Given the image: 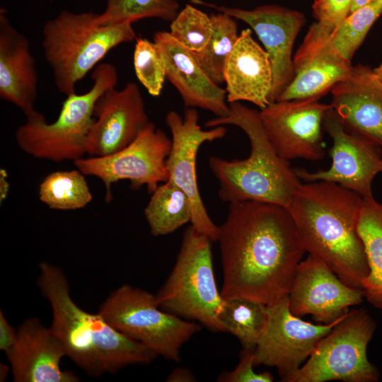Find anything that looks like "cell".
<instances>
[{"label":"cell","mask_w":382,"mask_h":382,"mask_svg":"<svg viewBox=\"0 0 382 382\" xmlns=\"http://www.w3.org/2000/svg\"><path fill=\"white\" fill-rule=\"evenodd\" d=\"M133 62L140 83L150 95L159 96L166 76L165 60L158 45L146 38H137Z\"/></svg>","instance_id":"cell-32"},{"label":"cell","mask_w":382,"mask_h":382,"mask_svg":"<svg viewBox=\"0 0 382 382\" xmlns=\"http://www.w3.org/2000/svg\"><path fill=\"white\" fill-rule=\"evenodd\" d=\"M332 30L313 23L293 58L294 78L277 101L319 99L347 77L353 66L330 42Z\"/></svg>","instance_id":"cell-18"},{"label":"cell","mask_w":382,"mask_h":382,"mask_svg":"<svg viewBox=\"0 0 382 382\" xmlns=\"http://www.w3.org/2000/svg\"><path fill=\"white\" fill-rule=\"evenodd\" d=\"M106 7L99 13L102 25L132 23L146 18L172 22L180 11L177 0H105Z\"/></svg>","instance_id":"cell-29"},{"label":"cell","mask_w":382,"mask_h":382,"mask_svg":"<svg viewBox=\"0 0 382 382\" xmlns=\"http://www.w3.org/2000/svg\"><path fill=\"white\" fill-rule=\"evenodd\" d=\"M198 120L199 114L195 108H186L183 117L175 111H170L166 115V124L170 131L172 141L166 168L168 180L181 188L191 202V225L212 242H216L219 226L209 216L199 194L196 161L202 144L223 138L227 129L224 126H218L204 130Z\"/></svg>","instance_id":"cell-13"},{"label":"cell","mask_w":382,"mask_h":382,"mask_svg":"<svg viewBox=\"0 0 382 382\" xmlns=\"http://www.w3.org/2000/svg\"><path fill=\"white\" fill-rule=\"evenodd\" d=\"M9 183L7 180V173L5 169L0 170V202L1 204L7 197L9 192Z\"/></svg>","instance_id":"cell-37"},{"label":"cell","mask_w":382,"mask_h":382,"mask_svg":"<svg viewBox=\"0 0 382 382\" xmlns=\"http://www.w3.org/2000/svg\"><path fill=\"white\" fill-rule=\"evenodd\" d=\"M37 279L41 294L52 309L50 329L66 355L87 375L115 374L133 364H148L158 356L121 333L98 313L80 308L71 296L62 270L48 262L39 264Z\"/></svg>","instance_id":"cell-3"},{"label":"cell","mask_w":382,"mask_h":382,"mask_svg":"<svg viewBox=\"0 0 382 382\" xmlns=\"http://www.w3.org/2000/svg\"><path fill=\"white\" fill-rule=\"evenodd\" d=\"M376 0H352L350 13Z\"/></svg>","instance_id":"cell-38"},{"label":"cell","mask_w":382,"mask_h":382,"mask_svg":"<svg viewBox=\"0 0 382 382\" xmlns=\"http://www.w3.org/2000/svg\"><path fill=\"white\" fill-rule=\"evenodd\" d=\"M255 357L253 349H244L241 353L239 363L231 371L221 374L218 378L223 382H272V375L268 371L257 373L253 366Z\"/></svg>","instance_id":"cell-34"},{"label":"cell","mask_w":382,"mask_h":382,"mask_svg":"<svg viewBox=\"0 0 382 382\" xmlns=\"http://www.w3.org/2000/svg\"><path fill=\"white\" fill-rule=\"evenodd\" d=\"M267 310L265 328L253 349L254 364L276 368L282 380L298 370L348 313L328 324H313L291 312L289 295L267 306Z\"/></svg>","instance_id":"cell-11"},{"label":"cell","mask_w":382,"mask_h":382,"mask_svg":"<svg viewBox=\"0 0 382 382\" xmlns=\"http://www.w3.org/2000/svg\"><path fill=\"white\" fill-rule=\"evenodd\" d=\"M172 141L166 132L149 122L138 137L122 149L104 156L83 157L74 164L85 175L100 179L107 202L112 198L111 186L128 180L132 188L146 185L151 193L169 179L166 159Z\"/></svg>","instance_id":"cell-10"},{"label":"cell","mask_w":382,"mask_h":382,"mask_svg":"<svg viewBox=\"0 0 382 382\" xmlns=\"http://www.w3.org/2000/svg\"><path fill=\"white\" fill-rule=\"evenodd\" d=\"M363 199L336 183H301L286 208L306 250L347 285L361 289L369 272L357 231Z\"/></svg>","instance_id":"cell-2"},{"label":"cell","mask_w":382,"mask_h":382,"mask_svg":"<svg viewBox=\"0 0 382 382\" xmlns=\"http://www.w3.org/2000/svg\"><path fill=\"white\" fill-rule=\"evenodd\" d=\"M212 23V34L199 52H192L197 62L207 76L216 84L224 82L225 64L238 40L236 19L219 12L209 15Z\"/></svg>","instance_id":"cell-26"},{"label":"cell","mask_w":382,"mask_h":382,"mask_svg":"<svg viewBox=\"0 0 382 382\" xmlns=\"http://www.w3.org/2000/svg\"><path fill=\"white\" fill-rule=\"evenodd\" d=\"M196 378L192 372L185 368H177L168 376L166 381L168 382H192Z\"/></svg>","instance_id":"cell-36"},{"label":"cell","mask_w":382,"mask_h":382,"mask_svg":"<svg viewBox=\"0 0 382 382\" xmlns=\"http://www.w3.org/2000/svg\"><path fill=\"white\" fill-rule=\"evenodd\" d=\"M98 312L121 333L175 362L180 361L182 347L201 329L163 310L156 295L129 284L111 292Z\"/></svg>","instance_id":"cell-8"},{"label":"cell","mask_w":382,"mask_h":382,"mask_svg":"<svg viewBox=\"0 0 382 382\" xmlns=\"http://www.w3.org/2000/svg\"><path fill=\"white\" fill-rule=\"evenodd\" d=\"M288 295L294 316L309 314L322 324L333 322L364 298L361 289L344 283L325 262L310 254L299 262Z\"/></svg>","instance_id":"cell-16"},{"label":"cell","mask_w":382,"mask_h":382,"mask_svg":"<svg viewBox=\"0 0 382 382\" xmlns=\"http://www.w3.org/2000/svg\"><path fill=\"white\" fill-rule=\"evenodd\" d=\"M192 208L186 193L170 180L161 183L151 192L144 209L150 232L165 236L191 221Z\"/></svg>","instance_id":"cell-25"},{"label":"cell","mask_w":382,"mask_h":382,"mask_svg":"<svg viewBox=\"0 0 382 382\" xmlns=\"http://www.w3.org/2000/svg\"><path fill=\"white\" fill-rule=\"evenodd\" d=\"M330 105L344 126L382 147V84L373 69L353 66L330 90Z\"/></svg>","instance_id":"cell-21"},{"label":"cell","mask_w":382,"mask_h":382,"mask_svg":"<svg viewBox=\"0 0 382 382\" xmlns=\"http://www.w3.org/2000/svg\"><path fill=\"white\" fill-rule=\"evenodd\" d=\"M352 0H315L313 14L316 22L330 30L336 28L350 13Z\"/></svg>","instance_id":"cell-33"},{"label":"cell","mask_w":382,"mask_h":382,"mask_svg":"<svg viewBox=\"0 0 382 382\" xmlns=\"http://www.w3.org/2000/svg\"><path fill=\"white\" fill-rule=\"evenodd\" d=\"M14 382H78L73 372L62 369L64 348L37 317H29L17 328L14 345L5 353Z\"/></svg>","instance_id":"cell-19"},{"label":"cell","mask_w":382,"mask_h":382,"mask_svg":"<svg viewBox=\"0 0 382 382\" xmlns=\"http://www.w3.org/2000/svg\"><path fill=\"white\" fill-rule=\"evenodd\" d=\"M228 103L248 101L261 109L271 103L272 69L270 57L253 37L251 30L239 34L224 72Z\"/></svg>","instance_id":"cell-23"},{"label":"cell","mask_w":382,"mask_h":382,"mask_svg":"<svg viewBox=\"0 0 382 382\" xmlns=\"http://www.w3.org/2000/svg\"><path fill=\"white\" fill-rule=\"evenodd\" d=\"M229 113L216 117L206 127L226 125L242 129L248 137L250 154L243 160L228 161L217 156L209 159V167L219 183V197L229 204L258 201L275 204L286 209L301 184L300 178L270 142L259 111L240 102L230 103Z\"/></svg>","instance_id":"cell-4"},{"label":"cell","mask_w":382,"mask_h":382,"mask_svg":"<svg viewBox=\"0 0 382 382\" xmlns=\"http://www.w3.org/2000/svg\"><path fill=\"white\" fill-rule=\"evenodd\" d=\"M169 33L187 50L199 52L205 47L212 34L210 16L187 4L171 22Z\"/></svg>","instance_id":"cell-31"},{"label":"cell","mask_w":382,"mask_h":382,"mask_svg":"<svg viewBox=\"0 0 382 382\" xmlns=\"http://www.w3.org/2000/svg\"><path fill=\"white\" fill-rule=\"evenodd\" d=\"M216 241L223 299H248L267 306L289 294L306 253L288 210L258 201L229 204Z\"/></svg>","instance_id":"cell-1"},{"label":"cell","mask_w":382,"mask_h":382,"mask_svg":"<svg viewBox=\"0 0 382 382\" xmlns=\"http://www.w3.org/2000/svg\"><path fill=\"white\" fill-rule=\"evenodd\" d=\"M191 3L228 14L252 28L270 57L273 78L270 101L271 103L277 101L294 78L292 50L297 35L306 22L305 16L299 11L273 4L246 10L218 6L202 0H191Z\"/></svg>","instance_id":"cell-15"},{"label":"cell","mask_w":382,"mask_h":382,"mask_svg":"<svg viewBox=\"0 0 382 382\" xmlns=\"http://www.w3.org/2000/svg\"><path fill=\"white\" fill-rule=\"evenodd\" d=\"M373 71L376 77L382 84V62L377 67L373 69Z\"/></svg>","instance_id":"cell-40"},{"label":"cell","mask_w":382,"mask_h":382,"mask_svg":"<svg viewBox=\"0 0 382 382\" xmlns=\"http://www.w3.org/2000/svg\"><path fill=\"white\" fill-rule=\"evenodd\" d=\"M382 14V0L361 7L349 14L330 33L335 50L351 61L370 28Z\"/></svg>","instance_id":"cell-30"},{"label":"cell","mask_w":382,"mask_h":382,"mask_svg":"<svg viewBox=\"0 0 382 382\" xmlns=\"http://www.w3.org/2000/svg\"><path fill=\"white\" fill-rule=\"evenodd\" d=\"M79 169L48 174L39 186L40 200L57 210H76L91 202L93 195Z\"/></svg>","instance_id":"cell-27"},{"label":"cell","mask_w":382,"mask_h":382,"mask_svg":"<svg viewBox=\"0 0 382 382\" xmlns=\"http://www.w3.org/2000/svg\"><path fill=\"white\" fill-rule=\"evenodd\" d=\"M323 125L332 140L331 166L313 173L296 168L297 176L306 183L323 180L336 183L364 199L374 197L373 181L382 173V147L348 130L332 107L325 113Z\"/></svg>","instance_id":"cell-12"},{"label":"cell","mask_w":382,"mask_h":382,"mask_svg":"<svg viewBox=\"0 0 382 382\" xmlns=\"http://www.w3.org/2000/svg\"><path fill=\"white\" fill-rule=\"evenodd\" d=\"M87 154L104 156L131 144L149 123L141 91L127 83L122 90L107 89L96 102Z\"/></svg>","instance_id":"cell-17"},{"label":"cell","mask_w":382,"mask_h":382,"mask_svg":"<svg viewBox=\"0 0 382 382\" xmlns=\"http://www.w3.org/2000/svg\"><path fill=\"white\" fill-rule=\"evenodd\" d=\"M11 366L8 365L0 363V381H4L8 376Z\"/></svg>","instance_id":"cell-39"},{"label":"cell","mask_w":382,"mask_h":382,"mask_svg":"<svg viewBox=\"0 0 382 382\" xmlns=\"http://www.w3.org/2000/svg\"><path fill=\"white\" fill-rule=\"evenodd\" d=\"M212 243L192 225L187 227L174 267L156 297L167 312L226 332L220 318L225 300L216 284Z\"/></svg>","instance_id":"cell-7"},{"label":"cell","mask_w":382,"mask_h":382,"mask_svg":"<svg viewBox=\"0 0 382 382\" xmlns=\"http://www.w3.org/2000/svg\"><path fill=\"white\" fill-rule=\"evenodd\" d=\"M330 104L318 99L275 101L259 111L266 134L277 153L289 161H319L325 154L323 119Z\"/></svg>","instance_id":"cell-14"},{"label":"cell","mask_w":382,"mask_h":382,"mask_svg":"<svg viewBox=\"0 0 382 382\" xmlns=\"http://www.w3.org/2000/svg\"><path fill=\"white\" fill-rule=\"evenodd\" d=\"M369 272L361 280L364 298L382 309V203L374 197L362 201L357 223Z\"/></svg>","instance_id":"cell-24"},{"label":"cell","mask_w":382,"mask_h":382,"mask_svg":"<svg viewBox=\"0 0 382 382\" xmlns=\"http://www.w3.org/2000/svg\"><path fill=\"white\" fill-rule=\"evenodd\" d=\"M38 76L28 38L0 10V98L18 107L25 117L35 111Z\"/></svg>","instance_id":"cell-22"},{"label":"cell","mask_w":382,"mask_h":382,"mask_svg":"<svg viewBox=\"0 0 382 382\" xmlns=\"http://www.w3.org/2000/svg\"><path fill=\"white\" fill-rule=\"evenodd\" d=\"M93 85L86 93L66 96L57 120L47 123L35 111L15 132L18 147L40 159L54 162L76 161L87 154L90 129L94 122L93 110L98 98L118 82L116 67L110 63L98 64L93 69Z\"/></svg>","instance_id":"cell-6"},{"label":"cell","mask_w":382,"mask_h":382,"mask_svg":"<svg viewBox=\"0 0 382 382\" xmlns=\"http://www.w3.org/2000/svg\"><path fill=\"white\" fill-rule=\"evenodd\" d=\"M166 64V76L180 93L186 108H199L216 117L229 113L226 91L207 76L192 52L180 44L169 32L160 30L154 35Z\"/></svg>","instance_id":"cell-20"},{"label":"cell","mask_w":382,"mask_h":382,"mask_svg":"<svg viewBox=\"0 0 382 382\" xmlns=\"http://www.w3.org/2000/svg\"><path fill=\"white\" fill-rule=\"evenodd\" d=\"M99 13L61 11L43 25L42 47L57 90L76 93L77 83L114 47L132 41V24L102 25Z\"/></svg>","instance_id":"cell-5"},{"label":"cell","mask_w":382,"mask_h":382,"mask_svg":"<svg viewBox=\"0 0 382 382\" xmlns=\"http://www.w3.org/2000/svg\"><path fill=\"white\" fill-rule=\"evenodd\" d=\"M376 323L364 309L348 311L347 316L324 337L298 370L285 382H376L378 368L367 357V347Z\"/></svg>","instance_id":"cell-9"},{"label":"cell","mask_w":382,"mask_h":382,"mask_svg":"<svg viewBox=\"0 0 382 382\" xmlns=\"http://www.w3.org/2000/svg\"><path fill=\"white\" fill-rule=\"evenodd\" d=\"M17 337L15 329L8 321L4 313L0 311V349L7 352L14 345Z\"/></svg>","instance_id":"cell-35"},{"label":"cell","mask_w":382,"mask_h":382,"mask_svg":"<svg viewBox=\"0 0 382 382\" xmlns=\"http://www.w3.org/2000/svg\"><path fill=\"white\" fill-rule=\"evenodd\" d=\"M267 317V305L237 298L225 300L220 318L226 332L236 337L244 349H254Z\"/></svg>","instance_id":"cell-28"}]
</instances>
